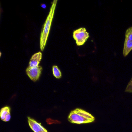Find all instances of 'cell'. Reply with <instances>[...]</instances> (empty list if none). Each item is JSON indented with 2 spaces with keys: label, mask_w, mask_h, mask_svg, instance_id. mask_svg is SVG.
Wrapping results in <instances>:
<instances>
[{
  "label": "cell",
  "mask_w": 132,
  "mask_h": 132,
  "mask_svg": "<svg viewBox=\"0 0 132 132\" xmlns=\"http://www.w3.org/2000/svg\"><path fill=\"white\" fill-rule=\"evenodd\" d=\"M57 2V0H54L52 2L49 14L48 15L47 17L44 24L43 29L41 34L40 38V47L41 50L42 51H43L46 45V43L47 40L52 20L54 14Z\"/></svg>",
  "instance_id": "7a4b0ae2"
},
{
  "label": "cell",
  "mask_w": 132,
  "mask_h": 132,
  "mask_svg": "<svg viewBox=\"0 0 132 132\" xmlns=\"http://www.w3.org/2000/svg\"><path fill=\"white\" fill-rule=\"evenodd\" d=\"M132 50V41L128 39H125L123 52L124 57H126Z\"/></svg>",
  "instance_id": "52a82bcc"
},
{
  "label": "cell",
  "mask_w": 132,
  "mask_h": 132,
  "mask_svg": "<svg viewBox=\"0 0 132 132\" xmlns=\"http://www.w3.org/2000/svg\"><path fill=\"white\" fill-rule=\"evenodd\" d=\"M42 70V68L41 66L35 68L28 67L26 69V72L30 78L33 81L35 82L39 79Z\"/></svg>",
  "instance_id": "277c9868"
},
{
  "label": "cell",
  "mask_w": 132,
  "mask_h": 132,
  "mask_svg": "<svg viewBox=\"0 0 132 132\" xmlns=\"http://www.w3.org/2000/svg\"><path fill=\"white\" fill-rule=\"evenodd\" d=\"M125 92L129 93H132V77L126 88Z\"/></svg>",
  "instance_id": "8fae6325"
},
{
  "label": "cell",
  "mask_w": 132,
  "mask_h": 132,
  "mask_svg": "<svg viewBox=\"0 0 132 132\" xmlns=\"http://www.w3.org/2000/svg\"><path fill=\"white\" fill-rule=\"evenodd\" d=\"M10 112L11 108L9 106H6L2 108L0 112V116L1 119L3 121H4L6 116L9 113H11Z\"/></svg>",
  "instance_id": "ba28073f"
},
{
  "label": "cell",
  "mask_w": 132,
  "mask_h": 132,
  "mask_svg": "<svg viewBox=\"0 0 132 132\" xmlns=\"http://www.w3.org/2000/svg\"><path fill=\"white\" fill-rule=\"evenodd\" d=\"M46 122L48 124H51L52 123H61V122L58 121L57 120H54V119H51V118H48L46 120Z\"/></svg>",
  "instance_id": "7c38bea8"
},
{
  "label": "cell",
  "mask_w": 132,
  "mask_h": 132,
  "mask_svg": "<svg viewBox=\"0 0 132 132\" xmlns=\"http://www.w3.org/2000/svg\"><path fill=\"white\" fill-rule=\"evenodd\" d=\"M68 120L71 123L82 124L93 122L95 121V118L85 110L77 108L71 111Z\"/></svg>",
  "instance_id": "6da1fadb"
},
{
  "label": "cell",
  "mask_w": 132,
  "mask_h": 132,
  "mask_svg": "<svg viewBox=\"0 0 132 132\" xmlns=\"http://www.w3.org/2000/svg\"><path fill=\"white\" fill-rule=\"evenodd\" d=\"M125 39L132 41V27L127 29L125 34Z\"/></svg>",
  "instance_id": "30bf717a"
},
{
  "label": "cell",
  "mask_w": 132,
  "mask_h": 132,
  "mask_svg": "<svg viewBox=\"0 0 132 132\" xmlns=\"http://www.w3.org/2000/svg\"><path fill=\"white\" fill-rule=\"evenodd\" d=\"M73 37L78 46H81L85 44L89 38V34L85 28H80L74 31Z\"/></svg>",
  "instance_id": "3957f363"
},
{
  "label": "cell",
  "mask_w": 132,
  "mask_h": 132,
  "mask_svg": "<svg viewBox=\"0 0 132 132\" xmlns=\"http://www.w3.org/2000/svg\"><path fill=\"white\" fill-rule=\"evenodd\" d=\"M28 121L29 126L34 132H48L44 127L40 123H38L34 119L30 117H28Z\"/></svg>",
  "instance_id": "5b68a950"
},
{
  "label": "cell",
  "mask_w": 132,
  "mask_h": 132,
  "mask_svg": "<svg viewBox=\"0 0 132 132\" xmlns=\"http://www.w3.org/2000/svg\"><path fill=\"white\" fill-rule=\"evenodd\" d=\"M42 59V54L41 52L35 53L31 58L29 62V66L30 68H35L39 66V64Z\"/></svg>",
  "instance_id": "8992f818"
},
{
  "label": "cell",
  "mask_w": 132,
  "mask_h": 132,
  "mask_svg": "<svg viewBox=\"0 0 132 132\" xmlns=\"http://www.w3.org/2000/svg\"><path fill=\"white\" fill-rule=\"evenodd\" d=\"M52 72L54 77L57 79H60L62 77V73L58 67L54 65L52 67Z\"/></svg>",
  "instance_id": "9c48e42d"
},
{
  "label": "cell",
  "mask_w": 132,
  "mask_h": 132,
  "mask_svg": "<svg viewBox=\"0 0 132 132\" xmlns=\"http://www.w3.org/2000/svg\"><path fill=\"white\" fill-rule=\"evenodd\" d=\"M41 6L42 8H44V9L46 7V6L45 5V4H41Z\"/></svg>",
  "instance_id": "5bb4252c"
},
{
  "label": "cell",
  "mask_w": 132,
  "mask_h": 132,
  "mask_svg": "<svg viewBox=\"0 0 132 132\" xmlns=\"http://www.w3.org/2000/svg\"><path fill=\"white\" fill-rule=\"evenodd\" d=\"M11 118V113H10L6 116L5 119L4 121L5 122H8L10 120Z\"/></svg>",
  "instance_id": "4fadbf2b"
}]
</instances>
